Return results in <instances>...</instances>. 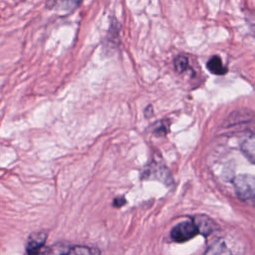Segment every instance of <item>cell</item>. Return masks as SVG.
<instances>
[{"label": "cell", "instance_id": "obj_6", "mask_svg": "<svg viewBox=\"0 0 255 255\" xmlns=\"http://www.w3.org/2000/svg\"><path fill=\"white\" fill-rule=\"evenodd\" d=\"M193 222L198 229V233L202 235H208L215 229V223L210 218L203 215L196 216Z\"/></svg>", "mask_w": 255, "mask_h": 255}, {"label": "cell", "instance_id": "obj_7", "mask_svg": "<svg viewBox=\"0 0 255 255\" xmlns=\"http://www.w3.org/2000/svg\"><path fill=\"white\" fill-rule=\"evenodd\" d=\"M207 69L212 74L218 75V76H222V75L226 74V72H227V69L223 66L222 61H221L220 57H218V56H213L208 60Z\"/></svg>", "mask_w": 255, "mask_h": 255}, {"label": "cell", "instance_id": "obj_3", "mask_svg": "<svg viewBox=\"0 0 255 255\" xmlns=\"http://www.w3.org/2000/svg\"><path fill=\"white\" fill-rule=\"evenodd\" d=\"M48 238V232L44 230L31 232L25 243L26 255H41Z\"/></svg>", "mask_w": 255, "mask_h": 255}, {"label": "cell", "instance_id": "obj_11", "mask_svg": "<svg viewBox=\"0 0 255 255\" xmlns=\"http://www.w3.org/2000/svg\"><path fill=\"white\" fill-rule=\"evenodd\" d=\"M152 132L157 136H163L168 132V125L164 122H158L154 125Z\"/></svg>", "mask_w": 255, "mask_h": 255}, {"label": "cell", "instance_id": "obj_1", "mask_svg": "<svg viewBox=\"0 0 255 255\" xmlns=\"http://www.w3.org/2000/svg\"><path fill=\"white\" fill-rule=\"evenodd\" d=\"M49 255H101L102 251L97 246L83 244H70L57 242L46 250Z\"/></svg>", "mask_w": 255, "mask_h": 255}, {"label": "cell", "instance_id": "obj_9", "mask_svg": "<svg viewBox=\"0 0 255 255\" xmlns=\"http://www.w3.org/2000/svg\"><path fill=\"white\" fill-rule=\"evenodd\" d=\"M205 255H231V254L227 246L223 242L218 241V242H214V244L209 246Z\"/></svg>", "mask_w": 255, "mask_h": 255}, {"label": "cell", "instance_id": "obj_12", "mask_svg": "<svg viewBox=\"0 0 255 255\" xmlns=\"http://www.w3.org/2000/svg\"><path fill=\"white\" fill-rule=\"evenodd\" d=\"M127 202H128V201H127V199H126L125 196H117V197H115V198L113 199L112 205H113V207H115V208H121V207H123L124 205H126Z\"/></svg>", "mask_w": 255, "mask_h": 255}, {"label": "cell", "instance_id": "obj_4", "mask_svg": "<svg viewBox=\"0 0 255 255\" xmlns=\"http://www.w3.org/2000/svg\"><path fill=\"white\" fill-rule=\"evenodd\" d=\"M198 234V229L193 221H184L176 224L170 231V237L175 242L187 241Z\"/></svg>", "mask_w": 255, "mask_h": 255}, {"label": "cell", "instance_id": "obj_10", "mask_svg": "<svg viewBox=\"0 0 255 255\" xmlns=\"http://www.w3.org/2000/svg\"><path fill=\"white\" fill-rule=\"evenodd\" d=\"M174 69L177 73H184L188 69V60L184 56H178L174 59Z\"/></svg>", "mask_w": 255, "mask_h": 255}, {"label": "cell", "instance_id": "obj_5", "mask_svg": "<svg viewBox=\"0 0 255 255\" xmlns=\"http://www.w3.org/2000/svg\"><path fill=\"white\" fill-rule=\"evenodd\" d=\"M83 0H51L48 4L51 8L63 12H72L82 3Z\"/></svg>", "mask_w": 255, "mask_h": 255}, {"label": "cell", "instance_id": "obj_8", "mask_svg": "<svg viewBox=\"0 0 255 255\" xmlns=\"http://www.w3.org/2000/svg\"><path fill=\"white\" fill-rule=\"evenodd\" d=\"M243 154L255 164V137H248L241 143Z\"/></svg>", "mask_w": 255, "mask_h": 255}, {"label": "cell", "instance_id": "obj_2", "mask_svg": "<svg viewBox=\"0 0 255 255\" xmlns=\"http://www.w3.org/2000/svg\"><path fill=\"white\" fill-rule=\"evenodd\" d=\"M234 188L238 197L252 205H255V176L241 174L234 178Z\"/></svg>", "mask_w": 255, "mask_h": 255}]
</instances>
